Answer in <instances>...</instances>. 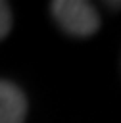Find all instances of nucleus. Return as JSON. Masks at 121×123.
I'll list each match as a JSON object with an SVG mask.
<instances>
[{"label":"nucleus","instance_id":"obj_1","mask_svg":"<svg viewBox=\"0 0 121 123\" xmlns=\"http://www.w3.org/2000/svg\"><path fill=\"white\" fill-rule=\"evenodd\" d=\"M50 8L58 25L73 37H90L100 29L96 8L85 0H56Z\"/></svg>","mask_w":121,"mask_h":123},{"label":"nucleus","instance_id":"obj_2","mask_svg":"<svg viewBox=\"0 0 121 123\" xmlns=\"http://www.w3.org/2000/svg\"><path fill=\"white\" fill-rule=\"evenodd\" d=\"M27 115V100L19 86L0 81V123H23Z\"/></svg>","mask_w":121,"mask_h":123},{"label":"nucleus","instance_id":"obj_3","mask_svg":"<svg viewBox=\"0 0 121 123\" xmlns=\"http://www.w3.org/2000/svg\"><path fill=\"white\" fill-rule=\"evenodd\" d=\"M10 29H12V12L8 2L0 0V40L10 33Z\"/></svg>","mask_w":121,"mask_h":123},{"label":"nucleus","instance_id":"obj_4","mask_svg":"<svg viewBox=\"0 0 121 123\" xmlns=\"http://www.w3.org/2000/svg\"><path fill=\"white\" fill-rule=\"evenodd\" d=\"M106 6H109V8H113V10H119V8H121V2H106Z\"/></svg>","mask_w":121,"mask_h":123}]
</instances>
